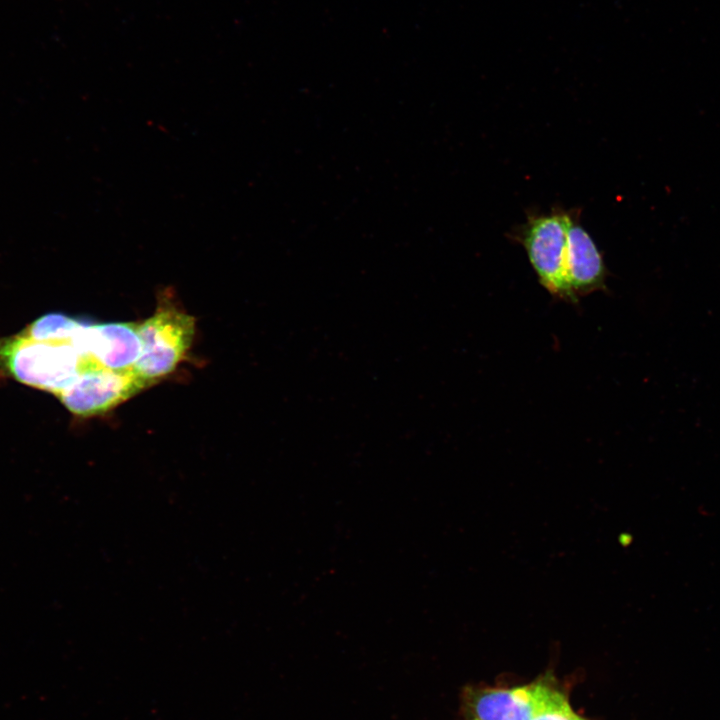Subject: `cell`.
Here are the masks:
<instances>
[{
  "mask_svg": "<svg viewBox=\"0 0 720 720\" xmlns=\"http://www.w3.org/2000/svg\"><path fill=\"white\" fill-rule=\"evenodd\" d=\"M136 330L142 349L133 370L147 387L172 373L183 360L192 344L195 319L167 289L158 296L153 315L137 323Z\"/></svg>",
  "mask_w": 720,
  "mask_h": 720,
  "instance_id": "cell-1",
  "label": "cell"
},
{
  "mask_svg": "<svg viewBox=\"0 0 720 720\" xmlns=\"http://www.w3.org/2000/svg\"><path fill=\"white\" fill-rule=\"evenodd\" d=\"M571 210L554 207L549 213L529 212L515 228L512 239L527 252L541 285L554 297L571 304L579 299L572 292L565 268L567 232Z\"/></svg>",
  "mask_w": 720,
  "mask_h": 720,
  "instance_id": "cell-2",
  "label": "cell"
},
{
  "mask_svg": "<svg viewBox=\"0 0 720 720\" xmlns=\"http://www.w3.org/2000/svg\"><path fill=\"white\" fill-rule=\"evenodd\" d=\"M146 385L134 370L103 369L80 378L58 400L74 415H101L127 400Z\"/></svg>",
  "mask_w": 720,
  "mask_h": 720,
  "instance_id": "cell-3",
  "label": "cell"
},
{
  "mask_svg": "<svg viewBox=\"0 0 720 720\" xmlns=\"http://www.w3.org/2000/svg\"><path fill=\"white\" fill-rule=\"evenodd\" d=\"M551 690L541 683L471 689L465 696L467 720H530Z\"/></svg>",
  "mask_w": 720,
  "mask_h": 720,
  "instance_id": "cell-4",
  "label": "cell"
},
{
  "mask_svg": "<svg viewBox=\"0 0 720 720\" xmlns=\"http://www.w3.org/2000/svg\"><path fill=\"white\" fill-rule=\"evenodd\" d=\"M579 218L580 210L571 209L565 255L568 283L577 299L605 289L608 275L601 252Z\"/></svg>",
  "mask_w": 720,
  "mask_h": 720,
  "instance_id": "cell-5",
  "label": "cell"
},
{
  "mask_svg": "<svg viewBox=\"0 0 720 720\" xmlns=\"http://www.w3.org/2000/svg\"><path fill=\"white\" fill-rule=\"evenodd\" d=\"M136 327L135 322H87L86 340L89 350L106 369L133 370L142 349Z\"/></svg>",
  "mask_w": 720,
  "mask_h": 720,
  "instance_id": "cell-6",
  "label": "cell"
},
{
  "mask_svg": "<svg viewBox=\"0 0 720 720\" xmlns=\"http://www.w3.org/2000/svg\"><path fill=\"white\" fill-rule=\"evenodd\" d=\"M530 720H586L570 706L566 697L552 688L544 703Z\"/></svg>",
  "mask_w": 720,
  "mask_h": 720,
  "instance_id": "cell-7",
  "label": "cell"
}]
</instances>
